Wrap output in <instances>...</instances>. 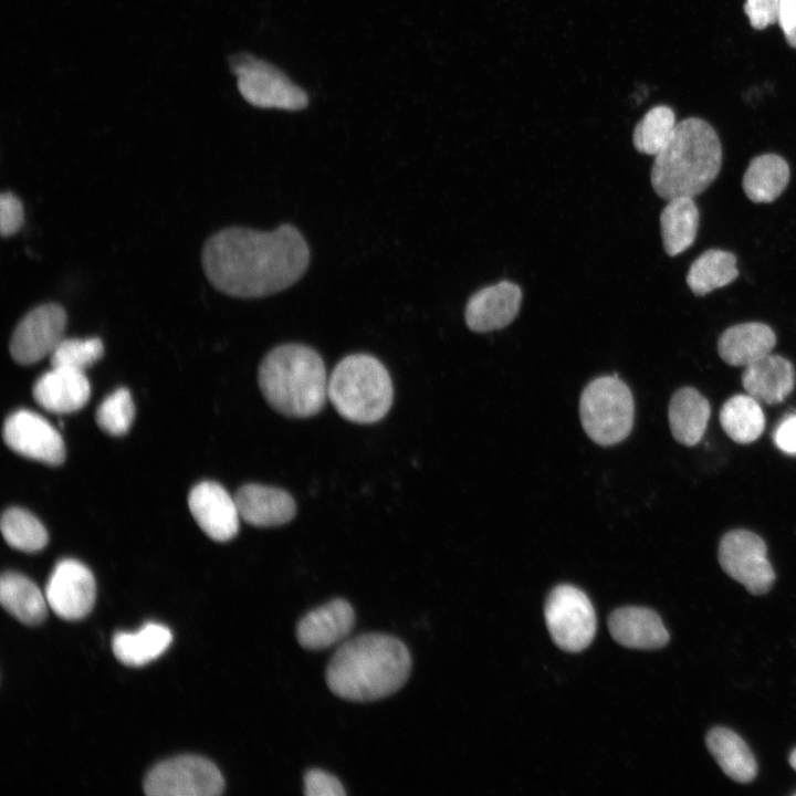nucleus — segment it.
I'll return each mask as SVG.
<instances>
[{
    "instance_id": "nucleus-3",
    "label": "nucleus",
    "mask_w": 796,
    "mask_h": 796,
    "mask_svg": "<svg viewBox=\"0 0 796 796\" xmlns=\"http://www.w3.org/2000/svg\"><path fill=\"white\" fill-rule=\"evenodd\" d=\"M722 165V146L714 128L698 117L677 123L666 146L654 156L650 180L656 193L670 200L703 192Z\"/></svg>"
},
{
    "instance_id": "nucleus-17",
    "label": "nucleus",
    "mask_w": 796,
    "mask_h": 796,
    "mask_svg": "<svg viewBox=\"0 0 796 796\" xmlns=\"http://www.w3.org/2000/svg\"><path fill=\"white\" fill-rule=\"evenodd\" d=\"M91 396L84 371L52 367L33 386V398L48 411L67 413L83 408Z\"/></svg>"
},
{
    "instance_id": "nucleus-24",
    "label": "nucleus",
    "mask_w": 796,
    "mask_h": 796,
    "mask_svg": "<svg viewBox=\"0 0 796 796\" xmlns=\"http://www.w3.org/2000/svg\"><path fill=\"white\" fill-rule=\"evenodd\" d=\"M172 635L161 624L148 622L135 632H116L112 648L116 659L126 666L140 667L157 659L169 647Z\"/></svg>"
},
{
    "instance_id": "nucleus-32",
    "label": "nucleus",
    "mask_w": 796,
    "mask_h": 796,
    "mask_svg": "<svg viewBox=\"0 0 796 796\" xmlns=\"http://www.w3.org/2000/svg\"><path fill=\"white\" fill-rule=\"evenodd\" d=\"M135 416V407L130 392L126 388H118L108 395L96 410L98 427L113 436L125 434Z\"/></svg>"
},
{
    "instance_id": "nucleus-25",
    "label": "nucleus",
    "mask_w": 796,
    "mask_h": 796,
    "mask_svg": "<svg viewBox=\"0 0 796 796\" xmlns=\"http://www.w3.org/2000/svg\"><path fill=\"white\" fill-rule=\"evenodd\" d=\"M0 601L11 616L25 625L41 624L46 617L45 594L22 574L8 572L1 576Z\"/></svg>"
},
{
    "instance_id": "nucleus-16",
    "label": "nucleus",
    "mask_w": 796,
    "mask_h": 796,
    "mask_svg": "<svg viewBox=\"0 0 796 796\" xmlns=\"http://www.w3.org/2000/svg\"><path fill=\"white\" fill-rule=\"evenodd\" d=\"M355 614L348 601L334 599L307 612L297 624L298 643L310 650L327 648L352 631Z\"/></svg>"
},
{
    "instance_id": "nucleus-23",
    "label": "nucleus",
    "mask_w": 796,
    "mask_h": 796,
    "mask_svg": "<svg viewBox=\"0 0 796 796\" xmlns=\"http://www.w3.org/2000/svg\"><path fill=\"white\" fill-rule=\"evenodd\" d=\"M706 747L723 773L737 783L752 782L757 773L756 761L739 734L716 726L705 737Z\"/></svg>"
},
{
    "instance_id": "nucleus-26",
    "label": "nucleus",
    "mask_w": 796,
    "mask_h": 796,
    "mask_svg": "<svg viewBox=\"0 0 796 796\" xmlns=\"http://www.w3.org/2000/svg\"><path fill=\"white\" fill-rule=\"evenodd\" d=\"M789 181V167L776 154L754 157L744 175L742 187L747 198L755 203H769L778 198Z\"/></svg>"
},
{
    "instance_id": "nucleus-13",
    "label": "nucleus",
    "mask_w": 796,
    "mask_h": 796,
    "mask_svg": "<svg viewBox=\"0 0 796 796\" xmlns=\"http://www.w3.org/2000/svg\"><path fill=\"white\" fill-rule=\"evenodd\" d=\"M44 594L49 607L59 617L77 620L85 617L94 606L95 579L83 563L65 558L55 565Z\"/></svg>"
},
{
    "instance_id": "nucleus-27",
    "label": "nucleus",
    "mask_w": 796,
    "mask_h": 796,
    "mask_svg": "<svg viewBox=\"0 0 796 796\" xmlns=\"http://www.w3.org/2000/svg\"><path fill=\"white\" fill-rule=\"evenodd\" d=\"M699 218L693 198L677 197L668 200L660 214V226L662 244L669 255H678L693 244Z\"/></svg>"
},
{
    "instance_id": "nucleus-35",
    "label": "nucleus",
    "mask_w": 796,
    "mask_h": 796,
    "mask_svg": "<svg viewBox=\"0 0 796 796\" xmlns=\"http://www.w3.org/2000/svg\"><path fill=\"white\" fill-rule=\"evenodd\" d=\"M304 793L307 796H343L346 794L337 777L322 769L307 771L304 776Z\"/></svg>"
},
{
    "instance_id": "nucleus-11",
    "label": "nucleus",
    "mask_w": 796,
    "mask_h": 796,
    "mask_svg": "<svg viewBox=\"0 0 796 796\" xmlns=\"http://www.w3.org/2000/svg\"><path fill=\"white\" fill-rule=\"evenodd\" d=\"M67 315L57 303L41 304L29 311L15 326L10 339V354L22 365H31L50 356L64 338Z\"/></svg>"
},
{
    "instance_id": "nucleus-12",
    "label": "nucleus",
    "mask_w": 796,
    "mask_h": 796,
    "mask_svg": "<svg viewBox=\"0 0 796 796\" xmlns=\"http://www.w3.org/2000/svg\"><path fill=\"white\" fill-rule=\"evenodd\" d=\"M4 443L15 453L49 465L65 459V446L57 430L42 416L27 409L11 413L3 425Z\"/></svg>"
},
{
    "instance_id": "nucleus-15",
    "label": "nucleus",
    "mask_w": 796,
    "mask_h": 796,
    "mask_svg": "<svg viewBox=\"0 0 796 796\" xmlns=\"http://www.w3.org/2000/svg\"><path fill=\"white\" fill-rule=\"evenodd\" d=\"M522 291L515 283L501 281L475 292L468 301L464 320L468 327L485 333L507 326L516 317Z\"/></svg>"
},
{
    "instance_id": "nucleus-39",
    "label": "nucleus",
    "mask_w": 796,
    "mask_h": 796,
    "mask_svg": "<svg viewBox=\"0 0 796 796\" xmlns=\"http://www.w3.org/2000/svg\"><path fill=\"white\" fill-rule=\"evenodd\" d=\"M789 764L796 771V747L792 751L789 755Z\"/></svg>"
},
{
    "instance_id": "nucleus-9",
    "label": "nucleus",
    "mask_w": 796,
    "mask_h": 796,
    "mask_svg": "<svg viewBox=\"0 0 796 796\" xmlns=\"http://www.w3.org/2000/svg\"><path fill=\"white\" fill-rule=\"evenodd\" d=\"M223 788L218 767L197 755L166 760L153 767L144 782L148 796H216Z\"/></svg>"
},
{
    "instance_id": "nucleus-36",
    "label": "nucleus",
    "mask_w": 796,
    "mask_h": 796,
    "mask_svg": "<svg viewBox=\"0 0 796 796\" xmlns=\"http://www.w3.org/2000/svg\"><path fill=\"white\" fill-rule=\"evenodd\" d=\"M779 0H746L743 6L751 25L763 30L777 22Z\"/></svg>"
},
{
    "instance_id": "nucleus-29",
    "label": "nucleus",
    "mask_w": 796,
    "mask_h": 796,
    "mask_svg": "<svg viewBox=\"0 0 796 796\" xmlns=\"http://www.w3.org/2000/svg\"><path fill=\"white\" fill-rule=\"evenodd\" d=\"M720 422L725 433L737 443H751L765 428L760 401L747 395H735L720 410Z\"/></svg>"
},
{
    "instance_id": "nucleus-14",
    "label": "nucleus",
    "mask_w": 796,
    "mask_h": 796,
    "mask_svg": "<svg viewBox=\"0 0 796 796\" xmlns=\"http://www.w3.org/2000/svg\"><path fill=\"white\" fill-rule=\"evenodd\" d=\"M189 510L200 528L213 541L227 542L239 531L240 514L234 495L219 483L203 481L188 495Z\"/></svg>"
},
{
    "instance_id": "nucleus-40",
    "label": "nucleus",
    "mask_w": 796,
    "mask_h": 796,
    "mask_svg": "<svg viewBox=\"0 0 796 796\" xmlns=\"http://www.w3.org/2000/svg\"><path fill=\"white\" fill-rule=\"evenodd\" d=\"M795 795H796V793H795Z\"/></svg>"
},
{
    "instance_id": "nucleus-21",
    "label": "nucleus",
    "mask_w": 796,
    "mask_h": 796,
    "mask_svg": "<svg viewBox=\"0 0 796 796\" xmlns=\"http://www.w3.org/2000/svg\"><path fill=\"white\" fill-rule=\"evenodd\" d=\"M776 344L772 327L760 322H748L726 328L718 341V352L731 366H747L771 353Z\"/></svg>"
},
{
    "instance_id": "nucleus-22",
    "label": "nucleus",
    "mask_w": 796,
    "mask_h": 796,
    "mask_svg": "<svg viewBox=\"0 0 796 796\" xmlns=\"http://www.w3.org/2000/svg\"><path fill=\"white\" fill-rule=\"evenodd\" d=\"M710 413L708 399L696 389H678L671 397L668 410L673 438L681 444L695 446L706 430Z\"/></svg>"
},
{
    "instance_id": "nucleus-28",
    "label": "nucleus",
    "mask_w": 796,
    "mask_h": 796,
    "mask_svg": "<svg viewBox=\"0 0 796 796\" xmlns=\"http://www.w3.org/2000/svg\"><path fill=\"white\" fill-rule=\"evenodd\" d=\"M737 276L736 256L729 251L710 249L690 265L687 284L694 295L702 296L729 285Z\"/></svg>"
},
{
    "instance_id": "nucleus-5",
    "label": "nucleus",
    "mask_w": 796,
    "mask_h": 796,
    "mask_svg": "<svg viewBox=\"0 0 796 796\" xmlns=\"http://www.w3.org/2000/svg\"><path fill=\"white\" fill-rule=\"evenodd\" d=\"M327 396L336 411L357 423H373L389 411L394 390L386 367L376 357H344L328 377Z\"/></svg>"
},
{
    "instance_id": "nucleus-37",
    "label": "nucleus",
    "mask_w": 796,
    "mask_h": 796,
    "mask_svg": "<svg viewBox=\"0 0 796 796\" xmlns=\"http://www.w3.org/2000/svg\"><path fill=\"white\" fill-rule=\"evenodd\" d=\"M777 22L787 43L796 48V0H779Z\"/></svg>"
},
{
    "instance_id": "nucleus-19",
    "label": "nucleus",
    "mask_w": 796,
    "mask_h": 796,
    "mask_svg": "<svg viewBox=\"0 0 796 796\" xmlns=\"http://www.w3.org/2000/svg\"><path fill=\"white\" fill-rule=\"evenodd\" d=\"M608 628L618 643L631 649H660L670 639L659 615L645 607L616 609L609 616Z\"/></svg>"
},
{
    "instance_id": "nucleus-2",
    "label": "nucleus",
    "mask_w": 796,
    "mask_h": 796,
    "mask_svg": "<svg viewBox=\"0 0 796 796\" xmlns=\"http://www.w3.org/2000/svg\"><path fill=\"white\" fill-rule=\"evenodd\" d=\"M410 669L411 658L404 642L388 635L365 633L336 650L326 669V682L343 699L367 702L399 690Z\"/></svg>"
},
{
    "instance_id": "nucleus-8",
    "label": "nucleus",
    "mask_w": 796,
    "mask_h": 796,
    "mask_svg": "<svg viewBox=\"0 0 796 796\" xmlns=\"http://www.w3.org/2000/svg\"><path fill=\"white\" fill-rule=\"evenodd\" d=\"M544 614L547 629L561 649L579 652L593 641L597 626L595 610L577 587H555L547 597Z\"/></svg>"
},
{
    "instance_id": "nucleus-18",
    "label": "nucleus",
    "mask_w": 796,
    "mask_h": 796,
    "mask_svg": "<svg viewBox=\"0 0 796 796\" xmlns=\"http://www.w3.org/2000/svg\"><path fill=\"white\" fill-rule=\"evenodd\" d=\"M240 517L247 523L259 526H279L290 522L296 513L293 498L284 490L249 483L234 494Z\"/></svg>"
},
{
    "instance_id": "nucleus-20",
    "label": "nucleus",
    "mask_w": 796,
    "mask_h": 796,
    "mask_svg": "<svg viewBox=\"0 0 796 796\" xmlns=\"http://www.w3.org/2000/svg\"><path fill=\"white\" fill-rule=\"evenodd\" d=\"M795 368L779 355L767 354L745 366L742 385L760 402L776 405L785 400L795 387Z\"/></svg>"
},
{
    "instance_id": "nucleus-6",
    "label": "nucleus",
    "mask_w": 796,
    "mask_h": 796,
    "mask_svg": "<svg viewBox=\"0 0 796 796\" xmlns=\"http://www.w3.org/2000/svg\"><path fill=\"white\" fill-rule=\"evenodd\" d=\"M579 417L583 429L594 442L612 446L625 440L635 417L629 387L616 375L591 380L582 392Z\"/></svg>"
},
{
    "instance_id": "nucleus-7",
    "label": "nucleus",
    "mask_w": 796,
    "mask_h": 796,
    "mask_svg": "<svg viewBox=\"0 0 796 796\" xmlns=\"http://www.w3.org/2000/svg\"><path fill=\"white\" fill-rule=\"evenodd\" d=\"M229 64L237 75L239 92L249 104L284 111H300L307 106L305 91L271 63L249 53H238L230 57Z\"/></svg>"
},
{
    "instance_id": "nucleus-1",
    "label": "nucleus",
    "mask_w": 796,
    "mask_h": 796,
    "mask_svg": "<svg viewBox=\"0 0 796 796\" xmlns=\"http://www.w3.org/2000/svg\"><path fill=\"white\" fill-rule=\"evenodd\" d=\"M209 282L233 297H263L297 282L310 262L300 231L281 224L268 232L231 227L212 234L201 253Z\"/></svg>"
},
{
    "instance_id": "nucleus-31",
    "label": "nucleus",
    "mask_w": 796,
    "mask_h": 796,
    "mask_svg": "<svg viewBox=\"0 0 796 796\" xmlns=\"http://www.w3.org/2000/svg\"><path fill=\"white\" fill-rule=\"evenodd\" d=\"M675 125V116L670 107L666 105L652 107L633 129L635 148L640 153L656 156L670 139Z\"/></svg>"
},
{
    "instance_id": "nucleus-38",
    "label": "nucleus",
    "mask_w": 796,
    "mask_h": 796,
    "mask_svg": "<svg viewBox=\"0 0 796 796\" xmlns=\"http://www.w3.org/2000/svg\"><path fill=\"white\" fill-rule=\"evenodd\" d=\"M774 440L783 452L796 454V413L779 423L774 433Z\"/></svg>"
},
{
    "instance_id": "nucleus-30",
    "label": "nucleus",
    "mask_w": 796,
    "mask_h": 796,
    "mask_svg": "<svg viewBox=\"0 0 796 796\" xmlns=\"http://www.w3.org/2000/svg\"><path fill=\"white\" fill-rule=\"evenodd\" d=\"M1 532L11 547L27 553L42 549L49 541L43 524L29 511L20 507H10L3 512Z\"/></svg>"
},
{
    "instance_id": "nucleus-4",
    "label": "nucleus",
    "mask_w": 796,
    "mask_h": 796,
    "mask_svg": "<svg viewBox=\"0 0 796 796\" xmlns=\"http://www.w3.org/2000/svg\"><path fill=\"white\" fill-rule=\"evenodd\" d=\"M258 381L270 406L289 417L314 416L328 398V377L322 357L301 344L271 349L260 364Z\"/></svg>"
},
{
    "instance_id": "nucleus-33",
    "label": "nucleus",
    "mask_w": 796,
    "mask_h": 796,
    "mask_svg": "<svg viewBox=\"0 0 796 796\" xmlns=\"http://www.w3.org/2000/svg\"><path fill=\"white\" fill-rule=\"evenodd\" d=\"M103 354L104 345L98 337L85 339L63 338L50 355V362L52 367H65L84 371L96 363Z\"/></svg>"
},
{
    "instance_id": "nucleus-34",
    "label": "nucleus",
    "mask_w": 796,
    "mask_h": 796,
    "mask_svg": "<svg viewBox=\"0 0 796 796\" xmlns=\"http://www.w3.org/2000/svg\"><path fill=\"white\" fill-rule=\"evenodd\" d=\"M23 220L24 210L21 200L12 192H2L0 196V232L2 237H10L18 232Z\"/></svg>"
},
{
    "instance_id": "nucleus-10",
    "label": "nucleus",
    "mask_w": 796,
    "mask_h": 796,
    "mask_svg": "<svg viewBox=\"0 0 796 796\" xmlns=\"http://www.w3.org/2000/svg\"><path fill=\"white\" fill-rule=\"evenodd\" d=\"M765 542L747 530L724 534L718 558L722 569L753 595H764L775 582V572L767 559Z\"/></svg>"
}]
</instances>
